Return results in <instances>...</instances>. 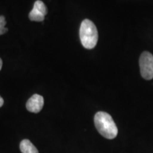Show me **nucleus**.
<instances>
[{
  "label": "nucleus",
  "instance_id": "6",
  "mask_svg": "<svg viewBox=\"0 0 153 153\" xmlns=\"http://www.w3.org/2000/svg\"><path fill=\"white\" fill-rule=\"evenodd\" d=\"M20 150L22 153H39L33 143L27 139L23 140L21 142Z\"/></svg>",
  "mask_w": 153,
  "mask_h": 153
},
{
  "label": "nucleus",
  "instance_id": "4",
  "mask_svg": "<svg viewBox=\"0 0 153 153\" xmlns=\"http://www.w3.org/2000/svg\"><path fill=\"white\" fill-rule=\"evenodd\" d=\"M47 12V7L45 4L41 0H37L34 3L33 9L28 14V18L32 22H43Z\"/></svg>",
  "mask_w": 153,
  "mask_h": 153
},
{
  "label": "nucleus",
  "instance_id": "8",
  "mask_svg": "<svg viewBox=\"0 0 153 153\" xmlns=\"http://www.w3.org/2000/svg\"><path fill=\"white\" fill-rule=\"evenodd\" d=\"M3 104H4V99H2V97L0 96V108L3 106Z\"/></svg>",
  "mask_w": 153,
  "mask_h": 153
},
{
  "label": "nucleus",
  "instance_id": "7",
  "mask_svg": "<svg viewBox=\"0 0 153 153\" xmlns=\"http://www.w3.org/2000/svg\"><path fill=\"white\" fill-rule=\"evenodd\" d=\"M6 22L5 17L4 16H0V36L3 35L8 31V28H5Z\"/></svg>",
  "mask_w": 153,
  "mask_h": 153
},
{
  "label": "nucleus",
  "instance_id": "9",
  "mask_svg": "<svg viewBox=\"0 0 153 153\" xmlns=\"http://www.w3.org/2000/svg\"><path fill=\"white\" fill-rule=\"evenodd\" d=\"M1 67H2V60H1V59L0 58V70H1Z\"/></svg>",
  "mask_w": 153,
  "mask_h": 153
},
{
  "label": "nucleus",
  "instance_id": "2",
  "mask_svg": "<svg viewBox=\"0 0 153 153\" xmlns=\"http://www.w3.org/2000/svg\"><path fill=\"white\" fill-rule=\"evenodd\" d=\"M80 41L84 47L87 49H92L98 41V31L95 24L89 20L82 21L79 29Z\"/></svg>",
  "mask_w": 153,
  "mask_h": 153
},
{
  "label": "nucleus",
  "instance_id": "3",
  "mask_svg": "<svg viewBox=\"0 0 153 153\" xmlns=\"http://www.w3.org/2000/svg\"><path fill=\"white\" fill-rule=\"evenodd\" d=\"M140 74L144 79L150 80L153 78V55L145 51L140 57Z\"/></svg>",
  "mask_w": 153,
  "mask_h": 153
},
{
  "label": "nucleus",
  "instance_id": "1",
  "mask_svg": "<svg viewBox=\"0 0 153 153\" xmlns=\"http://www.w3.org/2000/svg\"><path fill=\"white\" fill-rule=\"evenodd\" d=\"M94 124L96 128L103 137L111 140L117 136L118 128L108 113L97 112L94 116Z\"/></svg>",
  "mask_w": 153,
  "mask_h": 153
},
{
  "label": "nucleus",
  "instance_id": "5",
  "mask_svg": "<svg viewBox=\"0 0 153 153\" xmlns=\"http://www.w3.org/2000/svg\"><path fill=\"white\" fill-rule=\"evenodd\" d=\"M44 99L39 94H33L26 102V108L31 113H38L43 108Z\"/></svg>",
  "mask_w": 153,
  "mask_h": 153
}]
</instances>
